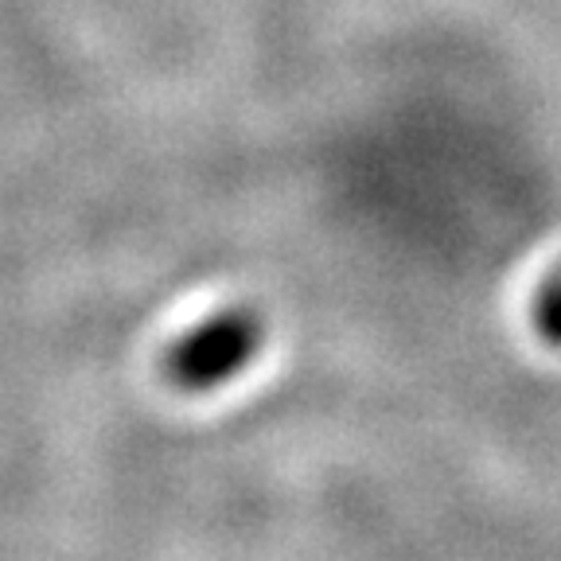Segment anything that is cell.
Returning <instances> with one entry per match:
<instances>
[{"label":"cell","instance_id":"6da1fadb","mask_svg":"<svg viewBox=\"0 0 561 561\" xmlns=\"http://www.w3.org/2000/svg\"><path fill=\"white\" fill-rule=\"evenodd\" d=\"M262 351V320L245 308L222 312L175 343L168 355V378L184 390L222 386Z\"/></svg>","mask_w":561,"mask_h":561},{"label":"cell","instance_id":"7a4b0ae2","mask_svg":"<svg viewBox=\"0 0 561 561\" xmlns=\"http://www.w3.org/2000/svg\"><path fill=\"white\" fill-rule=\"evenodd\" d=\"M535 320H538V332L546 335L550 343H561V273L538 293V305H535Z\"/></svg>","mask_w":561,"mask_h":561}]
</instances>
